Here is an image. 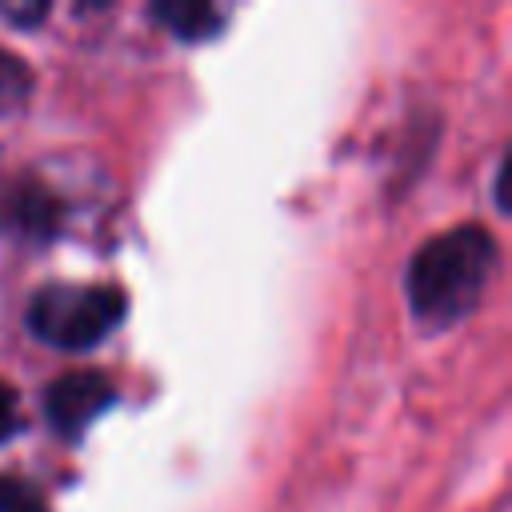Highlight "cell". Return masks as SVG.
I'll return each mask as SVG.
<instances>
[{
	"label": "cell",
	"instance_id": "6da1fadb",
	"mask_svg": "<svg viewBox=\"0 0 512 512\" xmlns=\"http://www.w3.org/2000/svg\"><path fill=\"white\" fill-rule=\"evenodd\" d=\"M496 272V240L480 224L432 236L408 264V304L416 320L444 328L464 320Z\"/></svg>",
	"mask_w": 512,
	"mask_h": 512
},
{
	"label": "cell",
	"instance_id": "7a4b0ae2",
	"mask_svg": "<svg viewBox=\"0 0 512 512\" xmlns=\"http://www.w3.org/2000/svg\"><path fill=\"white\" fill-rule=\"evenodd\" d=\"M124 292L112 284H44L28 300V332L52 348L84 352L124 320Z\"/></svg>",
	"mask_w": 512,
	"mask_h": 512
},
{
	"label": "cell",
	"instance_id": "3957f363",
	"mask_svg": "<svg viewBox=\"0 0 512 512\" xmlns=\"http://www.w3.org/2000/svg\"><path fill=\"white\" fill-rule=\"evenodd\" d=\"M116 400L108 376L100 372H68L60 380H52L48 396H44V412L52 420V428L68 440H76L108 404Z\"/></svg>",
	"mask_w": 512,
	"mask_h": 512
},
{
	"label": "cell",
	"instance_id": "277c9868",
	"mask_svg": "<svg viewBox=\"0 0 512 512\" xmlns=\"http://www.w3.org/2000/svg\"><path fill=\"white\" fill-rule=\"evenodd\" d=\"M152 16H156L172 36H180V40L212 36V32H216V24L224 20V12H220V8H212V4H156V8H152Z\"/></svg>",
	"mask_w": 512,
	"mask_h": 512
},
{
	"label": "cell",
	"instance_id": "5b68a950",
	"mask_svg": "<svg viewBox=\"0 0 512 512\" xmlns=\"http://www.w3.org/2000/svg\"><path fill=\"white\" fill-rule=\"evenodd\" d=\"M32 96V76L24 68L20 56H12L8 48H0V120L16 116Z\"/></svg>",
	"mask_w": 512,
	"mask_h": 512
},
{
	"label": "cell",
	"instance_id": "8992f818",
	"mask_svg": "<svg viewBox=\"0 0 512 512\" xmlns=\"http://www.w3.org/2000/svg\"><path fill=\"white\" fill-rule=\"evenodd\" d=\"M0 512H48L40 492L16 476H0Z\"/></svg>",
	"mask_w": 512,
	"mask_h": 512
},
{
	"label": "cell",
	"instance_id": "52a82bcc",
	"mask_svg": "<svg viewBox=\"0 0 512 512\" xmlns=\"http://www.w3.org/2000/svg\"><path fill=\"white\" fill-rule=\"evenodd\" d=\"M20 428V400L12 392V384L0 380V444Z\"/></svg>",
	"mask_w": 512,
	"mask_h": 512
}]
</instances>
